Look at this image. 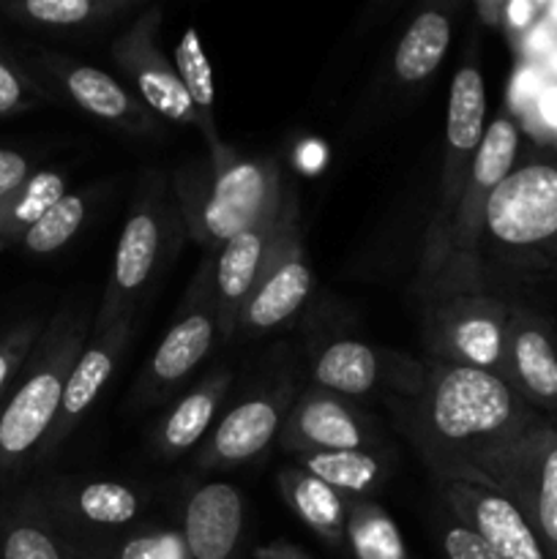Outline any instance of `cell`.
I'll return each instance as SVG.
<instances>
[{"mask_svg":"<svg viewBox=\"0 0 557 559\" xmlns=\"http://www.w3.org/2000/svg\"><path fill=\"white\" fill-rule=\"evenodd\" d=\"M396 424L429 464L435 480H470L473 464L541 418L502 377L426 360L424 391L391 399Z\"/></svg>","mask_w":557,"mask_h":559,"instance_id":"obj_1","label":"cell"},{"mask_svg":"<svg viewBox=\"0 0 557 559\" xmlns=\"http://www.w3.org/2000/svg\"><path fill=\"white\" fill-rule=\"evenodd\" d=\"M557 278V151L528 158L489 197L478 243V289L511 300Z\"/></svg>","mask_w":557,"mask_h":559,"instance_id":"obj_2","label":"cell"},{"mask_svg":"<svg viewBox=\"0 0 557 559\" xmlns=\"http://www.w3.org/2000/svg\"><path fill=\"white\" fill-rule=\"evenodd\" d=\"M93 320L96 311L85 300L58 309L22 366L20 380L0 409V497L36 464L58 418L66 380L91 338Z\"/></svg>","mask_w":557,"mask_h":559,"instance_id":"obj_3","label":"cell"},{"mask_svg":"<svg viewBox=\"0 0 557 559\" xmlns=\"http://www.w3.org/2000/svg\"><path fill=\"white\" fill-rule=\"evenodd\" d=\"M173 186L186 233L213 254L235 235L276 213L289 197L273 158L240 156L224 142L211 151L208 178L186 173Z\"/></svg>","mask_w":557,"mask_h":559,"instance_id":"obj_4","label":"cell"},{"mask_svg":"<svg viewBox=\"0 0 557 559\" xmlns=\"http://www.w3.org/2000/svg\"><path fill=\"white\" fill-rule=\"evenodd\" d=\"M189 238L175 186L162 173H145L137 183L129 216L115 246L112 273L96 309L93 328L134 317L147 289L158 282Z\"/></svg>","mask_w":557,"mask_h":559,"instance_id":"obj_5","label":"cell"},{"mask_svg":"<svg viewBox=\"0 0 557 559\" xmlns=\"http://www.w3.org/2000/svg\"><path fill=\"white\" fill-rule=\"evenodd\" d=\"M486 134V85L478 69V60L467 58L453 74L448 87L446 109V140H442L440 183H437L435 211L424 233V251H420L418 276H415V293L429 295L440 278L446 265L448 229H451L453 213L467 186L470 169H473L475 153Z\"/></svg>","mask_w":557,"mask_h":559,"instance_id":"obj_6","label":"cell"},{"mask_svg":"<svg viewBox=\"0 0 557 559\" xmlns=\"http://www.w3.org/2000/svg\"><path fill=\"white\" fill-rule=\"evenodd\" d=\"M475 484L500 491L557 559V426L538 418L473 464Z\"/></svg>","mask_w":557,"mask_h":559,"instance_id":"obj_7","label":"cell"},{"mask_svg":"<svg viewBox=\"0 0 557 559\" xmlns=\"http://www.w3.org/2000/svg\"><path fill=\"white\" fill-rule=\"evenodd\" d=\"M511 300L481 289L435 295L424 300L426 360L431 364L470 366L506 380V336Z\"/></svg>","mask_w":557,"mask_h":559,"instance_id":"obj_8","label":"cell"},{"mask_svg":"<svg viewBox=\"0 0 557 559\" xmlns=\"http://www.w3.org/2000/svg\"><path fill=\"white\" fill-rule=\"evenodd\" d=\"M519 162V126L508 115H497L486 123V134L475 153L473 169H470L467 186L453 213L451 229H448L446 265L435 289L426 298L459 289H478V243L484 233V216L489 197L506 175Z\"/></svg>","mask_w":557,"mask_h":559,"instance_id":"obj_9","label":"cell"},{"mask_svg":"<svg viewBox=\"0 0 557 559\" xmlns=\"http://www.w3.org/2000/svg\"><path fill=\"white\" fill-rule=\"evenodd\" d=\"M33 489L60 535L91 559L140 527L147 508L145 495L118 478H55Z\"/></svg>","mask_w":557,"mask_h":559,"instance_id":"obj_10","label":"cell"},{"mask_svg":"<svg viewBox=\"0 0 557 559\" xmlns=\"http://www.w3.org/2000/svg\"><path fill=\"white\" fill-rule=\"evenodd\" d=\"M218 314L213 300V260L208 257L191 278L173 325L145 360L131 391V407H153L175 396L197 366L218 347Z\"/></svg>","mask_w":557,"mask_h":559,"instance_id":"obj_11","label":"cell"},{"mask_svg":"<svg viewBox=\"0 0 557 559\" xmlns=\"http://www.w3.org/2000/svg\"><path fill=\"white\" fill-rule=\"evenodd\" d=\"M298 238V211H295L293 197H287V202L276 213L235 235L213 254V300H216L218 314V342H233L238 317L249 295L254 293L268 267Z\"/></svg>","mask_w":557,"mask_h":559,"instance_id":"obj_12","label":"cell"},{"mask_svg":"<svg viewBox=\"0 0 557 559\" xmlns=\"http://www.w3.org/2000/svg\"><path fill=\"white\" fill-rule=\"evenodd\" d=\"M311 380L317 388L344 399H366L382 393L391 399H415L424 391L426 360L391 347L336 338L320 347L311 360Z\"/></svg>","mask_w":557,"mask_h":559,"instance_id":"obj_13","label":"cell"},{"mask_svg":"<svg viewBox=\"0 0 557 559\" xmlns=\"http://www.w3.org/2000/svg\"><path fill=\"white\" fill-rule=\"evenodd\" d=\"M164 11L162 5H147L142 14L120 33L109 47L112 63L123 74L126 85L137 98L156 115L158 120L197 129V115L191 109L189 96L180 85L175 60L158 47Z\"/></svg>","mask_w":557,"mask_h":559,"instance_id":"obj_14","label":"cell"},{"mask_svg":"<svg viewBox=\"0 0 557 559\" xmlns=\"http://www.w3.org/2000/svg\"><path fill=\"white\" fill-rule=\"evenodd\" d=\"M293 399V382L284 377V380L268 388H257L249 396L235 402L227 413L218 415L208 440L197 448V467L213 473V469L240 467V464H249L262 456L268 445L278 440Z\"/></svg>","mask_w":557,"mask_h":559,"instance_id":"obj_15","label":"cell"},{"mask_svg":"<svg viewBox=\"0 0 557 559\" xmlns=\"http://www.w3.org/2000/svg\"><path fill=\"white\" fill-rule=\"evenodd\" d=\"M278 448L289 456L311 451H377L382 437L369 413L325 388L295 393L278 431Z\"/></svg>","mask_w":557,"mask_h":559,"instance_id":"obj_16","label":"cell"},{"mask_svg":"<svg viewBox=\"0 0 557 559\" xmlns=\"http://www.w3.org/2000/svg\"><path fill=\"white\" fill-rule=\"evenodd\" d=\"M38 66L52 80V85L91 118L129 136H156L162 131V120L131 93L126 82L115 80L109 71L60 52H44Z\"/></svg>","mask_w":557,"mask_h":559,"instance_id":"obj_17","label":"cell"},{"mask_svg":"<svg viewBox=\"0 0 557 559\" xmlns=\"http://www.w3.org/2000/svg\"><path fill=\"white\" fill-rule=\"evenodd\" d=\"M131 322H134V317H123V320L112 322L107 328H93L85 349L80 353L69 380H66L58 418H55L52 429H49L33 467H42V464L52 462L60 448L66 445V440L74 435L76 426L82 424V418L98 402L102 391L112 380L120 358H123L126 344H129L131 336Z\"/></svg>","mask_w":557,"mask_h":559,"instance_id":"obj_18","label":"cell"},{"mask_svg":"<svg viewBox=\"0 0 557 559\" xmlns=\"http://www.w3.org/2000/svg\"><path fill=\"white\" fill-rule=\"evenodd\" d=\"M506 382L535 409H557V325L513 300L506 336Z\"/></svg>","mask_w":557,"mask_h":559,"instance_id":"obj_19","label":"cell"},{"mask_svg":"<svg viewBox=\"0 0 557 559\" xmlns=\"http://www.w3.org/2000/svg\"><path fill=\"white\" fill-rule=\"evenodd\" d=\"M442 508L467 524L500 559H549L522 513L489 486L437 480Z\"/></svg>","mask_w":557,"mask_h":559,"instance_id":"obj_20","label":"cell"},{"mask_svg":"<svg viewBox=\"0 0 557 559\" xmlns=\"http://www.w3.org/2000/svg\"><path fill=\"white\" fill-rule=\"evenodd\" d=\"M311 287H315V276H311L304 243L298 238L268 267V273L260 278L254 293L249 295L238 317L235 338L249 342V338L265 336V333L282 328L284 322H289L304 309L311 295Z\"/></svg>","mask_w":557,"mask_h":559,"instance_id":"obj_21","label":"cell"},{"mask_svg":"<svg viewBox=\"0 0 557 559\" xmlns=\"http://www.w3.org/2000/svg\"><path fill=\"white\" fill-rule=\"evenodd\" d=\"M191 559H233L244 538V495L224 480L194 486L180 524Z\"/></svg>","mask_w":557,"mask_h":559,"instance_id":"obj_22","label":"cell"},{"mask_svg":"<svg viewBox=\"0 0 557 559\" xmlns=\"http://www.w3.org/2000/svg\"><path fill=\"white\" fill-rule=\"evenodd\" d=\"M233 388V371L216 369L205 380L197 382L173 404L167 415L158 420L151 437V451L158 462H175L208 440L218 420L224 399Z\"/></svg>","mask_w":557,"mask_h":559,"instance_id":"obj_23","label":"cell"},{"mask_svg":"<svg viewBox=\"0 0 557 559\" xmlns=\"http://www.w3.org/2000/svg\"><path fill=\"white\" fill-rule=\"evenodd\" d=\"M38 502L36 489L0 497V559H80Z\"/></svg>","mask_w":557,"mask_h":559,"instance_id":"obj_24","label":"cell"},{"mask_svg":"<svg viewBox=\"0 0 557 559\" xmlns=\"http://www.w3.org/2000/svg\"><path fill=\"white\" fill-rule=\"evenodd\" d=\"M140 9L137 0H14L0 11L11 22L49 33H98Z\"/></svg>","mask_w":557,"mask_h":559,"instance_id":"obj_25","label":"cell"},{"mask_svg":"<svg viewBox=\"0 0 557 559\" xmlns=\"http://www.w3.org/2000/svg\"><path fill=\"white\" fill-rule=\"evenodd\" d=\"M453 20L448 5H429L418 11L407 27L393 52V76L402 87L413 91L420 87L446 60L448 47H451Z\"/></svg>","mask_w":557,"mask_h":559,"instance_id":"obj_26","label":"cell"},{"mask_svg":"<svg viewBox=\"0 0 557 559\" xmlns=\"http://www.w3.org/2000/svg\"><path fill=\"white\" fill-rule=\"evenodd\" d=\"M276 480L284 502L300 519V524H306L331 549H342L349 508L347 497L339 495L336 489H331L320 478L295 467V464L284 467Z\"/></svg>","mask_w":557,"mask_h":559,"instance_id":"obj_27","label":"cell"},{"mask_svg":"<svg viewBox=\"0 0 557 559\" xmlns=\"http://www.w3.org/2000/svg\"><path fill=\"white\" fill-rule=\"evenodd\" d=\"M391 456L377 451H311L293 456L295 467L306 469L347 500H371L391 473Z\"/></svg>","mask_w":557,"mask_h":559,"instance_id":"obj_28","label":"cell"},{"mask_svg":"<svg viewBox=\"0 0 557 559\" xmlns=\"http://www.w3.org/2000/svg\"><path fill=\"white\" fill-rule=\"evenodd\" d=\"M175 69H178L180 85L189 96L191 109L197 115V131L205 136L208 147L222 145V136L216 131V87H213V66L208 60L205 47L200 41V33L194 27H186L183 36L175 44Z\"/></svg>","mask_w":557,"mask_h":559,"instance_id":"obj_29","label":"cell"},{"mask_svg":"<svg viewBox=\"0 0 557 559\" xmlns=\"http://www.w3.org/2000/svg\"><path fill=\"white\" fill-rule=\"evenodd\" d=\"M69 194V180L58 169H36L25 186L0 200V238L20 243L27 229L44 218V213Z\"/></svg>","mask_w":557,"mask_h":559,"instance_id":"obj_30","label":"cell"},{"mask_svg":"<svg viewBox=\"0 0 557 559\" xmlns=\"http://www.w3.org/2000/svg\"><path fill=\"white\" fill-rule=\"evenodd\" d=\"M344 546L353 559H410L396 522L375 500H349Z\"/></svg>","mask_w":557,"mask_h":559,"instance_id":"obj_31","label":"cell"},{"mask_svg":"<svg viewBox=\"0 0 557 559\" xmlns=\"http://www.w3.org/2000/svg\"><path fill=\"white\" fill-rule=\"evenodd\" d=\"M93 205H96V189L85 191H69L60 202H55L38 224H33L20 240L22 249L31 254H52V251L63 249L82 227H85L87 216H91Z\"/></svg>","mask_w":557,"mask_h":559,"instance_id":"obj_32","label":"cell"},{"mask_svg":"<svg viewBox=\"0 0 557 559\" xmlns=\"http://www.w3.org/2000/svg\"><path fill=\"white\" fill-rule=\"evenodd\" d=\"M96 559H191L180 527H137L120 535Z\"/></svg>","mask_w":557,"mask_h":559,"instance_id":"obj_33","label":"cell"},{"mask_svg":"<svg viewBox=\"0 0 557 559\" xmlns=\"http://www.w3.org/2000/svg\"><path fill=\"white\" fill-rule=\"evenodd\" d=\"M44 325H47V322L38 320V317H31V320L16 322L9 331L0 333V409H3L11 388L20 380L22 366L31 358Z\"/></svg>","mask_w":557,"mask_h":559,"instance_id":"obj_34","label":"cell"},{"mask_svg":"<svg viewBox=\"0 0 557 559\" xmlns=\"http://www.w3.org/2000/svg\"><path fill=\"white\" fill-rule=\"evenodd\" d=\"M47 98V91L20 63L0 55V118L27 112Z\"/></svg>","mask_w":557,"mask_h":559,"instance_id":"obj_35","label":"cell"},{"mask_svg":"<svg viewBox=\"0 0 557 559\" xmlns=\"http://www.w3.org/2000/svg\"><path fill=\"white\" fill-rule=\"evenodd\" d=\"M435 533L446 559H500L475 530H470L467 524L459 522V519L453 516V513H448L446 508H442L440 516L435 519Z\"/></svg>","mask_w":557,"mask_h":559,"instance_id":"obj_36","label":"cell"},{"mask_svg":"<svg viewBox=\"0 0 557 559\" xmlns=\"http://www.w3.org/2000/svg\"><path fill=\"white\" fill-rule=\"evenodd\" d=\"M33 164L25 153L11 151V147H0V200L14 194L20 186H25L33 178Z\"/></svg>","mask_w":557,"mask_h":559,"instance_id":"obj_37","label":"cell"},{"mask_svg":"<svg viewBox=\"0 0 557 559\" xmlns=\"http://www.w3.org/2000/svg\"><path fill=\"white\" fill-rule=\"evenodd\" d=\"M254 559H315V557L306 555L304 549H298V546L289 544V540H273V544L257 549Z\"/></svg>","mask_w":557,"mask_h":559,"instance_id":"obj_38","label":"cell"},{"mask_svg":"<svg viewBox=\"0 0 557 559\" xmlns=\"http://www.w3.org/2000/svg\"><path fill=\"white\" fill-rule=\"evenodd\" d=\"M475 11H478L481 22L497 27V25H502V22H506L508 3H502V0H481V3H475Z\"/></svg>","mask_w":557,"mask_h":559,"instance_id":"obj_39","label":"cell"},{"mask_svg":"<svg viewBox=\"0 0 557 559\" xmlns=\"http://www.w3.org/2000/svg\"><path fill=\"white\" fill-rule=\"evenodd\" d=\"M3 246H5V240H3V238H0V249H3Z\"/></svg>","mask_w":557,"mask_h":559,"instance_id":"obj_40","label":"cell"},{"mask_svg":"<svg viewBox=\"0 0 557 559\" xmlns=\"http://www.w3.org/2000/svg\"><path fill=\"white\" fill-rule=\"evenodd\" d=\"M80 559H91V557H85V555H82V557H80Z\"/></svg>","mask_w":557,"mask_h":559,"instance_id":"obj_41","label":"cell"}]
</instances>
